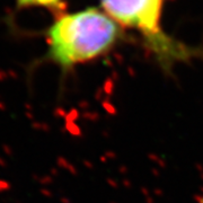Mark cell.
Returning a JSON list of instances; mask_svg holds the SVG:
<instances>
[{
  "label": "cell",
  "instance_id": "cell-2",
  "mask_svg": "<svg viewBox=\"0 0 203 203\" xmlns=\"http://www.w3.org/2000/svg\"><path fill=\"white\" fill-rule=\"evenodd\" d=\"M101 6L118 26L141 34L148 50L164 67L193 57L191 49L161 27L164 0H101Z\"/></svg>",
  "mask_w": 203,
  "mask_h": 203
},
{
  "label": "cell",
  "instance_id": "cell-1",
  "mask_svg": "<svg viewBox=\"0 0 203 203\" xmlns=\"http://www.w3.org/2000/svg\"><path fill=\"white\" fill-rule=\"evenodd\" d=\"M44 60L63 72L102 58L122 40V27L103 10L89 7L56 15L44 30Z\"/></svg>",
  "mask_w": 203,
  "mask_h": 203
},
{
  "label": "cell",
  "instance_id": "cell-3",
  "mask_svg": "<svg viewBox=\"0 0 203 203\" xmlns=\"http://www.w3.org/2000/svg\"><path fill=\"white\" fill-rule=\"evenodd\" d=\"M15 5L17 9L41 8L56 15L63 13L65 9L64 0H15Z\"/></svg>",
  "mask_w": 203,
  "mask_h": 203
}]
</instances>
